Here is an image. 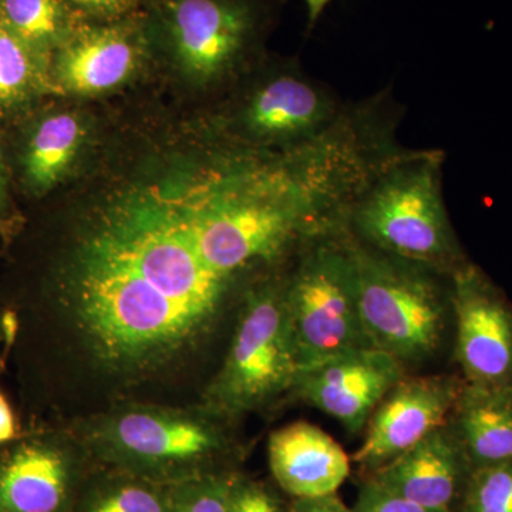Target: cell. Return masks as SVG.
Listing matches in <instances>:
<instances>
[{
  "label": "cell",
  "instance_id": "26",
  "mask_svg": "<svg viewBox=\"0 0 512 512\" xmlns=\"http://www.w3.org/2000/svg\"><path fill=\"white\" fill-rule=\"evenodd\" d=\"M291 512H355L343 503L338 494L323 495L316 498H298Z\"/></svg>",
  "mask_w": 512,
  "mask_h": 512
},
{
  "label": "cell",
  "instance_id": "27",
  "mask_svg": "<svg viewBox=\"0 0 512 512\" xmlns=\"http://www.w3.org/2000/svg\"><path fill=\"white\" fill-rule=\"evenodd\" d=\"M19 436L15 413H13L5 394L0 392V446H5L10 441L18 439Z\"/></svg>",
  "mask_w": 512,
  "mask_h": 512
},
{
  "label": "cell",
  "instance_id": "10",
  "mask_svg": "<svg viewBox=\"0 0 512 512\" xmlns=\"http://www.w3.org/2000/svg\"><path fill=\"white\" fill-rule=\"evenodd\" d=\"M463 379L451 375L404 376L370 416L353 463L372 474L446 426Z\"/></svg>",
  "mask_w": 512,
  "mask_h": 512
},
{
  "label": "cell",
  "instance_id": "14",
  "mask_svg": "<svg viewBox=\"0 0 512 512\" xmlns=\"http://www.w3.org/2000/svg\"><path fill=\"white\" fill-rule=\"evenodd\" d=\"M471 471L456 431L447 423L369 478L424 507L456 512Z\"/></svg>",
  "mask_w": 512,
  "mask_h": 512
},
{
  "label": "cell",
  "instance_id": "17",
  "mask_svg": "<svg viewBox=\"0 0 512 512\" xmlns=\"http://www.w3.org/2000/svg\"><path fill=\"white\" fill-rule=\"evenodd\" d=\"M83 137V124L73 114H53L40 121L25 154V175L30 187L37 192L55 187L72 167Z\"/></svg>",
  "mask_w": 512,
  "mask_h": 512
},
{
  "label": "cell",
  "instance_id": "29",
  "mask_svg": "<svg viewBox=\"0 0 512 512\" xmlns=\"http://www.w3.org/2000/svg\"><path fill=\"white\" fill-rule=\"evenodd\" d=\"M330 2H332V0H305L306 8H308L309 23H311V25H315V23L318 22L320 15H322L323 10L326 9V6H328Z\"/></svg>",
  "mask_w": 512,
  "mask_h": 512
},
{
  "label": "cell",
  "instance_id": "5",
  "mask_svg": "<svg viewBox=\"0 0 512 512\" xmlns=\"http://www.w3.org/2000/svg\"><path fill=\"white\" fill-rule=\"evenodd\" d=\"M288 274L262 275L244 292L231 345L208 384V410L235 419L291 392L299 373L286 308Z\"/></svg>",
  "mask_w": 512,
  "mask_h": 512
},
{
  "label": "cell",
  "instance_id": "12",
  "mask_svg": "<svg viewBox=\"0 0 512 512\" xmlns=\"http://www.w3.org/2000/svg\"><path fill=\"white\" fill-rule=\"evenodd\" d=\"M130 15L77 25L52 57L64 89L77 94L109 92L136 73L151 46L143 19Z\"/></svg>",
  "mask_w": 512,
  "mask_h": 512
},
{
  "label": "cell",
  "instance_id": "25",
  "mask_svg": "<svg viewBox=\"0 0 512 512\" xmlns=\"http://www.w3.org/2000/svg\"><path fill=\"white\" fill-rule=\"evenodd\" d=\"M82 20L107 22L130 15L137 0H67Z\"/></svg>",
  "mask_w": 512,
  "mask_h": 512
},
{
  "label": "cell",
  "instance_id": "2",
  "mask_svg": "<svg viewBox=\"0 0 512 512\" xmlns=\"http://www.w3.org/2000/svg\"><path fill=\"white\" fill-rule=\"evenodd\" d=\"M443 164V151L399 148L357 195L346 231L384 254L453 274L470 259L448 217Z\"/></svg>",
  "mask_w": 512,
  "mask_h": 512
},
{
  "label": "cell",
  "instance_id": "23",
  "mask_svg": "<svg viewBox=\"0 0 512 512\" xmlns=\"http://www.w3.org/2000/svg\"><path fill=\"white\" fill-rule=\"evenodd\" d=\"M355 512H443L414 503L367 478L357 497Z\"/></svg>",
  "mask_w": 512,
  "mask_h": 512
},
{
  "label": "cell",
  "instance_id": "13",
  "mask_svg": "<svg viewBox=\"0 0 512 512\" xmlns=\"http://www.w3.org/2000/svg\"><path fill=\"white\" fill-rule=\"evenodd\" d=\"M63 434H25L0 446V512H59L73 473Z\"/></svg>",
  "mask_w": 512,
  "mask_h": 512
},
{
  "label": "cell",
  "instance_id": "4",
  "mask_svg": "<svg viewBox=\"0 0 512 512\" xmlns=\"http://www.w3.org/2000/svg\"><path fill=\"white\" fill-rule=\"evenodd\" d=\"M286 308L299 372L373 349L360 313L352 238L346 228L313 238L296 255Z\"/></svg>",
  "mask_w": 512,
  "mask_h": 512
},
{
  "label": "cell",
  "instance_id": "3",
  "mask_svg": "<svg viewBox=\"0 0 512 512\" xmlns=\"http://www.w3.org/2000/svg\"><path fill=\"white\" fill-rule=\"evenodd\" d=\"M350 238L360 313L372 348L403 366L436 355L453 325L451 275Z\"/></svg>",
  "mask_w": 512,
  "mask_h": 512
},
{
  "label": "cell",
  "instance_id": "9",
  "mask_svg": "<svg viewBox=\"0 0 512 512\" xmlns=\"http://www.w3.org/2000/svg\"><path fill=\"white\" fill-rule=\"evenodd\" d=\"M456 355L474 384H512V302L480 266L468 261L450 276Z\"/></svg>",
  "mask_w": 512,
  "mask_h": 512
},
{
  "label": "cell",
  "instance_id": "11",
  "mask_svg": "<svg viewBox=\"0 0 512 512\" xmlns=\"http://www.w3.org/2000/svg\"><path fill=\"white\" fill-rule=\"evenodd\" d=\"M406 376L396 357L365 349L302 370L291 392L339 421L349 434L365 430L384 396Z\"/></svg>",
  "mask_w": 512,
  "mask_h": 512
},
{
  "label": "cell",
  "instance_id": "28",
  "mask_svg": "<svg viewBox=\"0 0 512 512\" xmlns=\"http://www.w3.org/2000/svg\"><path fill=\"white\" fill-rule=\"evenodd\" d=\"M18 323H16L15 316L12 313H0V345L6 342H12L15 336Z\"/></svg>",
  "mask_w": 512,
  "mask_h": 512
},
{
  "label": "cell",
  "instance_id": "24",
  "mask_svg": "<svg viewBox=\"0 0 512 512\" xmlns=\"http://www.w3.org/2000/svg\"><path fill=\"white\" fill-rule=\"evenodd\" d=\"M229 512H282L275 495L264 485L248 480H232Z\"/></svg>",
  "mask_w": 512,
  "mask_h": 512
},
{
  "label": "cell",
  "instance_id": "7",
  "mask_svg": "<svg viewBox=\"0 0 512 512\" xmlns=\"http://www.w3.org/2000/svg\"><path fill=\"white\" fill-rule=\"evenodd\" d=\"M266 0H154L143 19L188 76L215 82L254 59L268 28Z\"/></svg>",
  "mask_w": 512,
  "mask_h": 512
},
{
  "label": "cell",
  "instance_id": "18",
  "mask_svg": "<svg viewBox=\"0 0 512 512\" xmlns=\"http://www.w3.org/2000/svg\"><path fill=\"white\" fill-rule=\"evenodd\" d=\"M0 22L52 62L82 19L67 0H0Z\"/></svg>",
  "mask_w": 512,
  "mask_h": 512
},
{
  "label": "cell",
  "instance_id": "1",
  "mask_svg": "<svg viewBox=\"0 0 512 512\" xmlns=\"http://www.w3.org/2000/svg\"><path fill=\"white\" fill-rule=\"evenodd\" d=\"M235 285L205 264L161 181L111 201L84 229L63 266L59 303L90 363L138 382L191 359Z\"/></svg>",
  "mask_w": 512,
  "mask_h": 512
},
{
  "label": "cell",
  "instance_id": "16",
  "mask_svg": "<svg viewBox=\"0 0 512 512\" xmlns=\"http://www.w3.org/2000/svg\"><path fill=\"white\" fill-rule=\"evenodd\" d=\"M448 423L473 470L512 463V384L463 380Z\"/></svg>",
  "mask_w": 512,
  "mask_h": 512
},
{
  "label": "cell",
  "instance_id": "30",
  "mask_svg": "<svg viewBox=\"0 0 512 512\" xmlns=\"http://www.w3.org/2000/svg\"><path fill=\"white\" fill-rule=\"evenodd\" d=\"M6 201V175L5 168H3L2 161H0V210Z\"/></svg>",
  "mask_w": 512,
  "mask_h": 512
},
{
  "label": "cell",
  "instance_id": "31",
  "mask_svg": "<svg viewBox=\"0 0 512 512\" xmlns=\"http://www.w3.org/2000/svg\"><path fill=\"white\" fill-rule=\"evenodd\" d=\"M138 3H140V0H137Z\"/></svg>",
  "mask_w": 512,
  "mask_h": 512
},
{
  "label": "cell",
  "instance_id": "8",
  "mask_svg": "<svg viewBox=\"0 0 512 512\" xmlns=\"http://www.w3.org/2000/svg\"><path fill=\"white\" fill-rule=\"evenodd\" d=\"M353 110L326 84L286 67L252 87L224 144L269 153L296 150L328 136Z\"/></svg>",
  "mask_w": 512,
  "mask_h": 512
},
{
  "label": "cell",
  "instance_id": "21",
  "mask_svg": "<svg viewBox=\"0 0 512 512\" xmlns=\"http://www.w3.org/2000/svg\"><path fill=\"white\" fill-rule=\"evenodd\" d=\"M458 512H512V463L471 471Z\"/></svg>",
  "mask_w": 512,
  "mask_h": 512
},
{
  "label": "cell",
  "instance_id": "15",
  "mask_svg": "<svg viewBox=\"0 0 512 512\" xmlns=\"http://www.w3.org/2000/svg\"><path fill=\"white\" fill-rule=\"evenodd\" d=\"M268 458L276 483L295 500L336 494L350 474V458L338 441L306 421L275 430Z\"/></svg>",
  "mask_w": 512,
  "mask_h": 512
},
{
  "label": "cell",
  "instance_id": "22",
  "mask_svg": "<svg viewBox=\"0 0 512 512\" xmlns=\"http://www.w3.org/2000/svg\"><path fill=\"white\" fill-rule=\"evenodd\" d=\"M232 478L204 476L174 493L173 512H229Z\"/></svg>",
  "mask_w": 512,
  "mask_h": 512
},
{
  "label": "cell",
  "instance_id": "19",
  "mask_svg": "<svg viewBox=\"0 0 512 512\" xmlns=\"http://www.w3.org/2000/svg\"><path fill=\"white\" fill-rule=\"evenodd\" d=\"M49 63L0 22V107L9 109L32 97Z\"/></svg>",
  "mask_w": 512,
  "mask_h": 512
},
{
  "label": "cell",
  "instance_id": "6",
  "mask_svg": "<svg viewBox=\"0 0 512 512\" xmlns=\"http://www.w3.org/2000/svg\"><path fill=\"white\" fill-rule=\"evenodd\" d=\"M227 419L207 407L127 403L97 414L77 436L97 456L144 473H195L231 448Z\"/></svg>",
  "mask_w": 512,
  "mask_h": 512
},
{
  "label": "cell",
  "instance_id": "20",
  "mask_svg": "<svg viewBox=\"0 0 512 512\" xmlns=\"http://www.w3.org/2000/svg\"><path fill=\"white\" fill-rule=\"evenodd\" d=\"M174 494L141 481H114L97 488L84 503L83 512H173Z\"/></svg>",
  "mask_w": 512,
  "mask_h": 512
}]
</instances>
